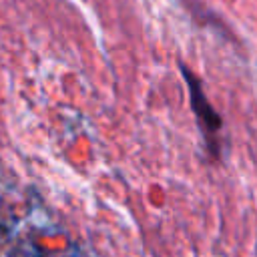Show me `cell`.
<instances>
[{
    "mask_svg": "<svg viewBox=\"0 0 257 257\" xmlns=\"http://www.w3.org/2000/svg\"><path fill=\"white\" fill-rule=\"evenodd\" d=\"M183 76H185V80H187V84H189L191 108H193V112H195V116H197L199 126L203 128V133L207 135V139H215V137L219 135L221 126H223L221 116H219V114L213 110V106L209 104V100H207V96H205V92H203V88H201L197 76H193L187 68H183Z\"/></svg>",
    "mask_w": 257,
    "mask_h": 257,
    "instance_id": "cell-1",
    "label": "cell"
}]
</instances>
